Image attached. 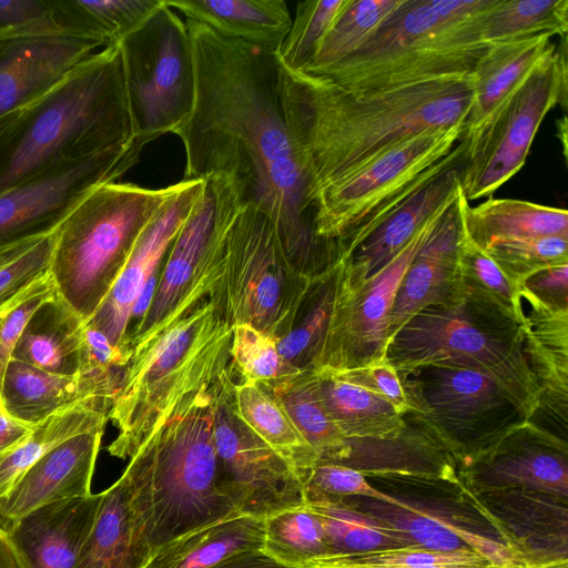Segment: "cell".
I'll list each match as a JSON object with an SVG mask.
<instances>
[{"label":"cell","mask_w":568,"mask_h":568,"mask_svg":"<svg viewBox=\"0 0 568 568\" xmlns=\"http://www.w3.org/2000/svg\"><path fill=\"white\" fill-rule=\"evenodd\" d=\"M566 38L490 113L467 141L460 189L466 200L490 196L525 164L546 114L567 104Z\"/></svg>","instance_id":"cell-12"},{"label":"cell","mask_w":568,"mask_h":568,"mask_svg":"<svg viewBox=\"0 0 568 568\" xmlns=\"http://www.w3.org/2000/svg\"><path fill=\"white\" fill-rule=\"evenodd\" d=\"M101 493L93 528L74 568H143L149 556L139 540L123 484L118 478Z\"/></svg>","instance_id":"cell-35"},{"label":"cell","mask_w":568,"mask_h":568,"mask_svg":"<svg viewBox=\"0 0 568 568\" xmlns=\"http://www.w3.org/2000/svg\"><path fill=\"white\" fill-rule=\"evenodd\" d=\"M34 33L79 34L65 0H0V38Z\"/></svg>","instance_id":"cell-48"},{"label":"cell","mask_w":568,"mask_h":568,"mask_svg":"<svg viewBox=\"0 0 568 568\" xmlns=\"http://www.w3.org/2000/svg\"><path fill=\"white\" fill-rule=\"evenodd\" d=\"M232 363L212 383L213 432L226 490L236 508L265 518L303 505L298 473L242 420L234 404Z\"/></svg>","instance_id":"cell-15"},{"label":"cell","mask_w":568,"mask_h":568,"mask_svg":"<svg viewBox=\"0 0 568 568\" xmlns=\"http://www.w3.org/2000/svg\"><path fill=\"white\" fill-rule=\"evenodd\" d=\"M106 42L74 33L0 38V119L23 110L65 79Z\"/></svg>","instance_id":"cell-19"},{"label":"cell","mask_w":568,"mask_h":568,"mask_svg":"<svg viewBox=\"0 0 568 568\" xmlns=\"http://www.w3.org/2000/svg\"><path fill=\"white\" fill-rule=\"evenodd\" d=\"M363 509L383 526L414 546L440 552L474 551L497 568H524L523 559L508 545L474 531L453 519L398 497L394 503L365 498Z\"/></svg>","instance_id":"cell-24"},{"label":"cell","mask_w":568,"mask_h":568,"mask_svg":"<svg viewBox=\"0 0 568 568\" xmlns=\"http://www.w3.org/2000/svg\"><path fill=\"white\" fill-rule=\"evenodd\" d=\"M460 186L432 235L407 267L389 318V341L414 315L433 305L458 300L457 246L460 233Z\"/></svg>","instance_id":"cell-22"},{"label":"cell","mask_w":568,"mask_h":568,"mask_svg":"<svg viewBox=\"0 0 568 568\" xmlns=\"http://www.w3.org/2000/svg\"><path fill=\"white\" fill-rule=\"evenodd\" d=\"M118 44L92 54L21 110L0 138V193L49 170L113 151L142 152Z\"/></svg>","instance_id":"cell-4"},{"label":"cell","mask_w":568,"mask_h":568,"mask_svg":"<svg viewBox=\"0 0 568 568\" xmlns=\"http://www.w3.org/2000/svg\"><path fill=\"white\" fill-rule=\"evenodd\" d=\"M465 162L414 193L348 258L338 261L343 275L351 281H361L393 260L428 219L457 196Z\"/></svg>","instance_id":"cell-26"},{"label":"cell","mask_w":568,"mask_h":568,"mask_svg":"<svg viewBox=\"0 0 568 568\" xmlns=\"http://www.w3.org/2000/svg\"><path fill=\"white\" fill-rule=\"evenodd\" d=\"M233 394L237 414L246 426L298 474L318 460L281 404L261 384L236 381Z\"/></svg>","instance_id":"cell-37"},{"label":"cell","mask_w":568,"mask_h":568,"mask_svg":"<svg viewBox=\"0 0 568 568\" xmlns=\"http://www.w3.org/2000/svg\"><path fill=\"white\" fill-rule=\"evenodd\" d=\"M175 186L99 185L52 233L50 274L57 293L84 322L95 314Z\"/></svg>","instance_id":"cell-7"},{"label":"cell","mask_w":568,"mask_h":568,"mask_svg":"<svg viewBox=\"0 0 568 568\" xmlns=\"http://www.w3.org/2000/svg\"><path fill=\"white\" fill-rule=\"evenodd\" d=\"M209 568H292L276 561L263 549L232 555Z\"/></svg>","instance_id":"cell-56"},{"label":"cell","mask_w":568,"mask_h":568,"mask_svg":"<svg viewBox=\"0 0 568 568\" xmlns=\"http://www.w3.org/2000/svg\"><path fill=\"white\" fill-rule=\"evenodd\" d=\"M185 23L195 101L173 132L185 151L184 179L229 181L244 206L271 220L295 267L318 276L335 264V245L315 234L306 172L283 105L278 54Z\"/></svg>","instance_id":"cell-1"},{"label":"cell","mask_w":568,"mask_h":568,"mask_svg":"<svg viewBox=\"0 0 568 568\" xmlns=\"http://www.w3.org/2000/svg\"><path fill=\"white\" fill-rule=\"evenodd\" d=\"M520 291L548 305L568 308V263L534 274L520 286Z\"/></svg>","instance_id":"cell-53"},{"label":"cell","mask_w":568,"mask_h":568,"mask_svg":"<svg viewBox=\"0 0 568 568\" xmlns=\"http://www.w3.org/2000/svg\"><path fill=\"white\" fill-rule=\"evenodd\" d=\"M38 240L39 239L0 250V266H2L7 262H9L13 257H16L23 251H26L29 246H31Z\"/></svg>","instance_id":"cell-58"},{"label":"cell","mask_w":568,"mask_h":568,"mask_svg":"<svg viewBox=\"0 0 568 568\" xmlns=\"http://www.w3.org/2000/svg\"><path fill=\"white\" fill-rule=\"evenodd\" d=\"M231 363L241 379L258 384L300 369L283 359L273 337L247 324L232 327Z\"/></svg>","instance_id":"cell-46"},{"label":"cell","mask_w":568,"mask_h":568,"mask_svg":"<svg viewBox=\"0 0 568 568\" xmlns=\"http://www.w3.org/2000/svg\"><path fill=\"white\" fill-rule=\"evenodd\" d=\"M550 34L489 44L471 74L473 103L464 135L474 132L556 44Z\"/></svg>","instance_id":"cell-30"},{"label":"cell","mask_w":568,"mask_h":568,"mask_svg":"<svg viewBox=\"0 0 568 568\" xmlns=\"http://www.w3.org/2000/svg\"><path fill=\"white\" fill-rule=\"evenodd\" d=\"M399 376L410 404L405 416L447 452L477 454L524 420L497 383L480 372L430 365Z\"/></svg>","instance_id":"cell-13"},{"label":"cell","mask_w":568,"mask_h":568,"mask_svg":"<svg viewBox=\"0 0 568 568\" xmlns=\"http://www.w3.org/2000/svg\"><path fill=\"white\" fill-rule=\"evenodd\" d=\"M263 546L264 519L236 510L163 544L143 568H209L232 555Z\"/></svg>","instance_id":"cell-28"},{"label":"cell","mask_w":568,"mask_h":568,"mask_svg":"<svg viewBox=\"0 0 568 568\" xmlns=\"http://www.w3.org/2000/svg\"><path fill=\"white\" fill-rule=\"evenodd\" d=\"M211 385L181 398L119 477L149 557L169 540L239 510L215 447Z\"/></svg>","instance_id":"cell-3"},{"label":"cell","mask_w":568,"mask_h":568,"mask_svg":"<svg viewBox=\"0 0 568 568\" xmlns=\"http://www.w3.org/2000/svg\"><path fill=\"white\" fill-rule=\"evenodd\" d=\"M186 20L203 23L215 32L277 53L292 19L284 0H164Z\"/></svg>","instance_id":"cell-29"},{"label":"cell","mask_w":568,"mask_h":568,"mask_svg":"<svg viewBox=\"0 0 568 568\" xmlns=\"http://www.w3.org/2000/svg\"><path fill=\"white\" fill-rule=\"evenodd\" d=\"M464 133L458 125L417 134L314 195L315 234L335 245L337 262L414 193L466 160Z\"/></svg>","instance_id":"cell-9"},{"label":"cell","mask_w":568,"mask_h":568,"mask_svg":"<svg viewBox=\"0 0 568 568\" xmlns=\"http://www.w3.org/2000/svg\"><path fill=\"white\" fill-rule=\"evenodd\" d=\"M205 185V180H183L164 202L138 241L128 263L109 294L87 321L114 345L129 353L125 343L134 305L148 282L160 273L176 235L191 214Z\"/></svg>","instance_id":"cell-18"},{"label":"cell","mask_w":568,"mask_h":568,"mask_svg":"<svg viewBox=\"0 0 568 568\" xmlns=\"http://www.w3.org/2000/svg\"><path fill=\"white\" fill-rule=\"evenodd\" d=\"M98 34L108 44H118L140 28L162 4V0H78Z\"/></svg>","instance_id":"cell-49"},{"label":"cell","mask_w":568,"mask_h":568,"mask_svg":"<svg viewBox=\"0 0 568 568\" xmlns=\"http://www.w3.org/2000/svg\"><path fill=\"white\" fill-rule=\"evenodd\" d=\"M304 504L322 523L327 552L357 554L414 546L342 498L306 500Z\"/></svg>","instance_id":"cell-40"},{"label":"cell","mask_w":568,"mask_h":568,"mask_svg":"<svg viewBox=\"0 0 568 568\" xmlns=\"http://www.w3.org/2000/svg\"><path fill=\"white\" fill-rule=\"evenodd\" d=\"M103 433L72 437L36 462L0 499V525L6 527L54 501L91 495Z\"/></svg>","instance_id":"cell-21"},{"label":"cell","mask_w":568,"mask_h":568,"mask_svg":"<svg viewBox=\"0 0 568 568\" xmlns=\"http://www.w3.org/2000/svg\"><path fill=\"white\" fill-rule=\"evenodd\" d=\"M481 248L519 287L534 274L568 263V237L565 236L496 241Z\"/></svg>","instance_id":"cell-44"},{"label":"cell","mask_w":568,"mask_h":568,"mask_svg":"<svg viewBox=\"0 0 568 568\" xmlns=\"http://www.w3.org/2000/svg\"><path fill=\"white\" fill-rule=\"evenodd\" d=\"M112 403V397H90L34 425L21 445L0 456V499L36 462L60 444L81 434L104 430Z\"/></svg>","instance_id":"cell-33"},{"label":"cell","mask_w":568,"mask_h":568,"mask_svg":"<svg viewBox=\"0 0 568 568\" xmlns=\"http://www.w3.org/2000/svg\"><path fill=\"white\" fill-rule=\"evenodd\" d=\"M281 91L311 205L320 191L392 146L424 132L465 126L473 103L470 75L355 95L282 62Z\"/></svg>","instance_id":"cell-2"},{"label":"cell","mask_w":568,"mask_h":568,"mask_svg":"<svg viewBox=\"0 0 568 568\" xmlns=\"http://www.w3.org/2000/svg\"><path fill=\"white\" fill-rule=\"evenodd\" d=\"M261 385L281 404L320 460L336 462L339 458L346 438L325 408L313 369H296Z\"/></svg>","instance_id":"cell-36"},{"label":"cell","mask_w":568,"mask_h":568,"mask_svg":"<svg viewBox=\"0 0 568 568\" xmlns=\"http://www.w3.org/2000/svg\"><path fill=\"white\" fill-rule=\"evenodd\" d=\"M50 274H45L17 297L0 307V387L14 346L36 311L57 295Z\"/></svg>","instance_id":"cell-50"},{"label":"cell","mask_w":568,"mask_h":568,"mask_svg":"<svg viewBox=\"0 0 568 568\" xmlns=\"http://www.w3.org/2000/svg\"><path fill=\"white\" fill-rule=\"evenodd\" d=\"M524 351L540 390V408L564 429L568 422V308L520 291Z\"/></svg>","instance_id":"cell-25"},{"label":"cell","mask_w":568,"mask_h":568,"mask_svg":"<svg viewBox=\"0 0 568 568\" xmlns=\"http://www.w3.org/2000/svg\"><path fill=\"white\" fill-rule=\"evenodd\" d=\"M4 410L3 402H2V395H1V387H0V412Z\"/></svg>","instance_id":"cell-60"},{"label":"cell","mask_w":568,"mask_h":568,"mask_svg":"<svg viewBox=\"0 0 568 568\" xmlns=\"http://www.w3.org/2000/svg\"><path fill=\"white\" fill-rule=\"evenodd\" d=\"M463 224L480 246L504 240L568 237V212L515 199H489L471 207L460 189Z\"/></svg>","instance_id":"cell-32"},{"label":"cell","mask_w":568,"mask_h":568,"mask_svg":"<svg viewBox=\"0 0 568 568\" xmlns=\"http://www.w3.org/2000/svg\"><path fill=\"white\" fill-rule=\"evenodd\" d=\"M0 568H28L8 530L0 525Z\"/></svg>","instance_id":"cell-57"},{"label":"cell","mask_w":568,"mask_h":568,"mask_svg":"<svg viewBox=\"0 0 568 568\" xmlns=\"http://www.w3.org/2000/svg\"><path fill=\"white\" fill-rule=\"evenodd\" d=\"M457 270L462 296L514 323L521 324L524 310L520 287L513 283L470 237L463 221L457 246Z\"/></svg>","instance_id":"cell-39"},{"label":"cell","mask_w":568,"mask_h":568,"mask_svg":"<svg viewBox=\"0 0 568 568\" xmlns=\"http://www.w3.org/2000/svg\"><path fill=\"white\" fill-rule=\"evenodd\" d=\"M453 201L428 219L405 247L373 275L351 281L337 262L333 310L312 369L349 371L385 358L390 312L399 283Z\"/></svg>","instance_id":"cell-14"},{"label":"cell","mask_w":568,"mask_h":568,"mask_svg":"<svg viewBox=\"0 0 568 568\" xmlns=\"http://www.w3.org/2000/svg\"><path fill=\"white\" fill-rule=\"evenodd\" d=\"M242 206L229 181L217 176L205 180L197 202L165 256L151 304L126 339L131 356L190 313V287L227 236Z\"/></svg>","instance_id":"cell-16"},{"label":"cell","mask_w":568,"mask_h":568,"mask_svg":"<svg viewBox=\"0 0 568 568\" xmlns=\"http://www.w3.org/2000/svg\"><path fill=\"white\" fill-rule=\"evenodd\" d=\"M345 0H306L296 6L290 31L277 52L292 70H304L316 57Z\"/></svg>","instance_id":"cell-45"},{"label":"cell","mask_w":568,"mask_h":568,"mask_svg":"<svg viewBox=\"0 0 568 568\" xmlns=\"http://www.w3.org/2000/svg\"><path fill=\"white\" fill-rule=\"evenodd\" d=\"M567 445L539 424L521 420L477 453L488 483L566 497Z\"/></svg>","instance_id":"cell-20"},{"label":"cell","mask_w":568,"mask_h":568,"mask_svg":"<svg viewBox=\"0 0 568 568\" xmlns=\"http://www.w3.org/2000/svg\"><path fill=\"white\" fill-rule=\"evenodd\" d=\"M338 263L325 271L312 288L293 328L277 341L283 359L295 368L312 369L331 318Z\"/></svg>","instance_id":"cell-42"},{"label":"cell","mask_w":568,"mask_h":568,"mask_svg":"<svg viewBox=\"0 0 568 568\" xmlns=\"http://www.w3.org/2000/svg\"><path fill=\"white\" fill-rule=\"evenodd\" d=\"M121 378L91 374L60 375L11 359L1 395L4 410L34 426L47 417L94 396L114 398Z\"/></svg>","instance_id":"cell-27"},{"label":"cell","mask_w":568,"mask_h":568,"mask_svg":"<svg viewBox=\"0 0 568 568\" xmlns=\"http://www.w3.org/2000/svg\"><path fill=\"white\" fill-rule=\"evenodd\" d=\"M339 373L349 381L383 397L403 415L410 412V404L399 373L386 358Z\"/></svg>","instance_id":"cell-52"},{"label":"cell","mask_w":568,"mask_h":568,"mask_svg":"<svg viewBox=\"0 0 568 568\" xmlns=\"http://www.w3.org/2000/svg\"><path fill=\"white\" fill-rule=\"evenodd\" d=\"M321 275L300 272L271 220L245 205L230 229L223 277L210 301L232 327L247 324L277 342L295 325Z\"/></svg>","instance_id":"cell-10"},{"label":"cell","mask_w":568,"mask_h":568,"mask_svg":"<svg viewBox=\"0 0 568 568\" xmlns=\"http://www.w3.org/2000/svg\"><path fill=\"white\" fill-rule=\"evenodd\" d=\"M298 475L305 501L322 498L343 499L353 496L385 503L396 500V497L373 487L362 471L342 464L318 459Z\"/></svg>","instance_id":"cell-47"},{"label":"cell","mask_w":568,"mask_h":568,"mask_svg":"<svg viewBox=\"0 0 568 568\" xmlns=\"http://www.w3.org/2000/svg\"><path fill=\"white\" fill-rule=\"evenodd\" d=\"M486 2L404 0L356 52L310 74L355 95L469 77L489 47L475 24Z\"/></svg>","instance_id":"cell-5"},{"label":"cell","mask_w":568,"mask_h":568,"mask_svg":"<svg viewBox=\"0 0 568 568\" xmlns=\"http://www.w3.org/2000/svg\"><path fill=\"white\" fill-rule=\"evenodd\" d=\"M52 250L50 234L0 266V307L50 272Z\"/></svg>","instance_id":"cell-51"},{"label":"cell","mask_w":568,"mask_h":568,"mask_svg":"<svg viewBox=\"0 0 568 568\" xmlns=\"http://www.w3.org/2000/svg\"><path fill=\"white\" fill-rule=\"evenodd\" d=\"M300 568H497L490 564L485 566H369L352 562L337 552H325L304 562Z\"/></svg>","instance_id":"cell-55"},{"label":"cell","mask_w":568,"mask_h":568,"mask_svg":"<svg viewBox=\"0 0 568 568\" xmlns=\"http://www.w3.org/2000/svg\"><path fill=\"white\" fill-rule=\"evenodd\" d=\"M84 324L57 294L32 315L14 346L12 359L54 374L77 375Z\"/></svg>","instance_id":"cell-31"},{"label":"cell","mask_w":568,"mask_h":568,"mask_svg":"<svg viewBox=\"0 0 568 568\" xmlns=\"http://www.w3.org/2000/svg\"><path fill=\"white\" fill-rule=\"evenodd\" d=\"M113 151L30 178L0 193V250L52 234L94 187L116 182L140 158Z\"/></svg>","instance_id":"cell-17"},{"label":"cell","mask_w":568,"mask_h":568,"mask_svg":"<svg viewBox=\"0 0 568 568\" xmlns=\"http://www.w3.org/2000/svg\"><path fill=\"white\" fill-rule=\"evenodd\" d=\"M263 550L285 566L300 568L328 548L321 520L303 504L264 518Z\"/></svg>","instance_id":"cell-43"},{"label":"cell","mask_w":568,"mask_h":568,"mask_svg":"<svg viewBox=\"0 0 568 568\" xmlns=\"http://www.w3.org/2000/svg\"><path fill=\"white\" fill-rule=\"evenodd\" d=\"M21 111V110H20ZM13 112L7 116H3L0 119V138L4 133V131L8 129V126L14 121V119L18 116L19 112Z\"/></svg>","instance_id":"cell-59"},{"label":"cell","mask_w":568,"mask_h":568,"mask_svg":"<svg viewBox=\"0 0 568 568\" xmlns=\"http://www.w3.org/2000/svg\"><path fill=\"white\" fill-rule=\"evenodd\" d=\"M232 326L210 300L134 351L123 369L110 420L111 456L130 458L184 396L213 383L231 363Z\"/></svg>","instance_id":"cell-6"},{"label":"cell","mask_w":568,"mask_h":568,"mask_svg":"<svg viewBox=\"0 0 568 568\" xmlns=\"http://www.w3.org/2000/svg\"><path fill=\"white\" fill-rule=\"evenodd\" d=\"M133 133L139 144L173 133L195 101L193 48L186 23L164 0L118 43Z\"/></svg>","instance_id":"cell-11"},{"label":"cell","mask_w":568,"mask_h":568,"mask_svg":"<svg viewBox=\"0 0 568 568\" xmlns=\"http://www.w3.org/2000/svg\"><path fill=\"white\" fill-rule=\"evenodd\" d=\"M32 426L0 412V456L16 449L32 432Z\"/></svg>","instance_id":"cell-54"},{"label":"cell","mask_w":568,"mask_h":568,"mask_svg":"<svg viewBox=\"0 0 568 568\" xmlns=\"http://www.w3.org/2000/svg\"><path fill=\"white\" fill-rule=\"evenodd\" d=\"M385 358L399 373L430 365L480 372L497 383L524 420L540 407L521 326L464 296L414 315L390 338Z\"/></svg>","instance_id":"cell-8"},{"label":"cell","mask_w":568,"mask_h":568,"mask_svg":"<svg viewBox=\"0 0 568 568\" xmlns=\"http://www.w3.org/2000/svg\"><path fill=\"white\" fill-rule=\"evenodd\" d=\"M403 1L345 0L316 57L301 71H320L356 52Z\"/></svg>","instance_id":"cell-41"},{"label":"cell","mask_w":568,"mask_h":568,"mask_svg":"<svg viewBox=\"0 0 568 568\" xmlns=\"http://www.w3.org/2000/svg\"><path fill=\"white\" fill-rule=\"evenodd\" d=\"M483 42L491 44L538 34L567 36L568 0H487L476 13Z\"/></svg>","instance_id":"cell-38"},{"label":"cell","mask_w":568,"mask_h":568,"mask_svg":"<svg viewBox=\"0 0 568 568\" xmlns=\"http://www.w3.org/2000/svg\"><path fill=\"white\" fill-rule=\"evenodd\" d=\"M102 493L44 505L6 526L28 568H74Z\"/></svg>","instance_id":"cell-23"},{"label":"cell","mask_w":568,"mask_h":568,"mask_svg":"<svg viewBox=\"0 0 568 568\" xmlns=\"http://www.w3.org/2000/svg\"><path fill=\"white\" fill-rule=\"evenodd\" d=\"M313 371L325 408L346 439L383 437L404 426L405 415L383 397L339 372Z\"/></svg>","instance_id":"cell-34"}]
</instances>
